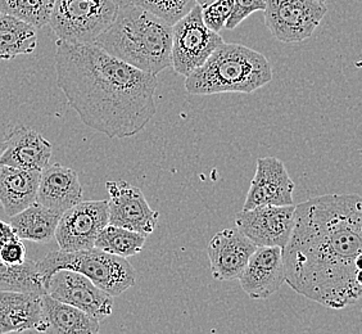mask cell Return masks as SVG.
<instances>
[{
    "label": "cell",
    "mask_w": 362,
    "mask_h": 334,
    "mask_svg": "<svg viewBox=\"0 0 362 334\" xmlns=\"http://www.w3.org/2000/svg\"><path fill=\"white\" fill-rule=\"evenodd\" d=\"M0 152H1V146H0Z\"/></svg>",
    "instance_id": "cell-34"
},
{
    "label": "cell",
    "mask_w": 362,
    "mask_h": 334,
    "mask_svg": "<svg viewBox=\"0 0 362 334\" xmlns=\"http://www.w3.org/2000/svg\"><path fill=\"white\" fill-rule=\"evenodd\" d=\"M317 1H320V3H324V4H325V1H327V0H317Z\"/></svg>",
    "instance_id": "cell-33"
},
{
    "label": "cell",
    "mask_w": 362,
    "mask_h": 334,
    "mask_svg": "<svg viewBox=\"0 0 362 334\" xmlns=\"http://www.w3.org/2000/svg\"><path fill=\"white\" fill-rule=\"evenodd\" d=\"M54 0H0V13L9 14L34 28L48 25Z\"/></svg>",
    "instance_id": "cell-25"
},
{
    "label": "cell",
    "mask_w": 362,
    "mask_h": 334,
    "mask_svg": "<svg viewBox=\"0 0 362 334\" xmlns=\"http://www.w3.org/2000/svg\"><path fill=\"white\" fill-rule=\"evenodd\" d=\"M37 45V28L9 14L0 13V61L28 56Z\"/></svg>",
    "instance_id": "cell-22"
},
{
    "label": "cell",
    "mask_w": 362,
    "mask_h": 334,
    "mask_svg": "<svg viewBox=\"0 0 362 334\" xmlns=\"http://www.w3.org/2000/svg\"><path fill=\"white\" fill-rule=\"evenodd\" d=\"M42 327L40 293L0 291V334L42 332Z\"/></svg>",
    "instance_id": "cell-18"
},
{
    "label": "cell",
    "mask_w": 362,
    "mask_h": 334,
    "mask_svg": "<svg viewBox=\"0 0 362 334\" xmlns=\"http://www.w3.org/2000/svg\"><path fill=\"white\" fill-rule=\"evenodd\" d=\"M294 183L284 162L276 157L258 159L256 174L244 202L243 209L259 206L293 205Z\"/></svg>",
    "instance_id": "cell-13"
},
{
    "label": "cell",
    "mask_w": 362,
    "mask_h": 334,
    "mask_svg": "<svg viewBox=\"0 0 362 334\" xmlns=\"http://www.w3.org/2000/svg\"><path fill=\"white\" fill-rule=\"evenodd\" d=\"M110 195L108 224L149 236L154 231L160 214L146 201L141 189L125 180L105 183Z\"/></svg>",
    "instance_id": "cell-11"
},
{
    "label": "cell",
    "mask_w": 362,
    "mask_h": 334,
    "mask_svg": "<svg viewBox=\"0 0 362 334\" xmlns=\"http://www.w3.org/2000/svg\"><path fill=\"white\" fill-rule=\"evenodd\" d=\"M132 4L146 9L173 26L188 14L197 3L195 0H132Z\"/></svg>",
    "instance_id": "cell-26"
},
{
    "label": "cell",
    "mask_w": 362,
    "mask_h": 334,
    "mask_svg": "<svg viewBox=\"0 0 362 334\" xmlns=\"http://www.w3.org/2000/svg\"><path fill=\"white\" fill-rule=\"evenodd\" d=\"M223 42L220 33L204 25L202 7L195 4L188 14L173 25L171 67L176 74L187 77L201 67Z\"/></svg>",
    "instance_id": "cell-7"
},
{
    "label": "cell",
    "mask_w": 362,
    "mask_h": 334,
    "mask_svg": "<svg viewBox=\"0 0 362 334\" xmlns=\"http://www.w3.org/2000/svg\"><path fill=\"white\" fill-rule=\"evenodd\" d=\"M362 198L324 195L294 206L283 248L286 283L333 310L361 299Z\"/></svg>",
    "instance_id": "cell-1"
},
{
    "label": "cell",
    "mask_w": 362,
    "mask_h": 334,
    "mask_svg": "<svg viewBox=\"0 0 362 334\" xmlns=\"http://www.w3.org/2000/svg\"><path fill=\"white\" fill-rule=\"evenodd\" d=\"M265 23L279 42L296 44L311 38L327 8L317 0H265Z\"/></svg>",
    "instance_id": "cell-8"
},
{
    "label": "cell",
    "mask_w": 362,
    "mask_h": 334,
    "mask_svg": "<svg viewBox=\"0 0 362 334\" xmlns=\"http://www.w3.org/2000/svg\"><path fill=\"white\" fill-rule=\"evenodd\" d=\"M117 11L113 0H54L48 25L59 42L94 44Z\"/></svg>",
    "instance_id": "cell-6"
},
{
    "label": "cell",
    "mask_w": 362,
    "mask_h": 334,
    "mask_svg": "<svg viewBox=\"0 0 362 334\" xmlns=\"http://www.w3.org/2000/svg\"><path fill=\"white\" fill-rule=\"evenodd\" d=\"M61 212L34 202L21 212L11 216V226L20 239L35 243H48L56 233Z\"/></svg>",
    "instance_id": "cell-21"
},
{
    "label": "cell",
    "mask_w": 362,
    "mask_h": 334,
    "mask_svg": "<svg viewBox=\"0 0 362 334\" xmlns=\"http://www.w3.org/2000/svg\"><path fill=\"white\" fill-rule=\"evenodd\" d=\"M265 0H234L231 13L225 23V28L234 30L252 13L258 11H265Z\"/></svg>",
    "instance_id": "cell-28"
},
{
    "label": "cell",
    "mask_w": 362,
    "mask_h": 334,
    "mask_svg": "<svg viewBox=\"0 0 362 334\" xmlns=\"http://www.w3.org/2000/svg\"><path fill=\"white\" fill-rule=\"evenodd\" d=\"M0 165L42 171L52 157L53 146L33 127L18 126L0 143Z\"/></svg>",
    "instance_id": "cell-16"
},
{
    "label": "cell",
    "mask_w": 362,
    "mask_h": 334,
    "mask_svg": "<svg viewBox=\"0 0 362 334\" xmlns=\"http://www.w3.org/2000/svg\"><path fill=\"white\" fill-rule=\"evenodd\" d=\"M40 171L0 165V203L9 217L36 202Z\"/></svg>",
    "instance_id": "cell-19"
},
{
    "label": "cell",
    "mask_w": 362,
    "mask_h": 334,
    "mask_svg": "<svg viewBox=\"0 0 362 334\" xmlns=\"http://www.w3.org/2000/svg\"><path fill=\"white\" fill-rule=\"evenodd\" d=\"M0 291L45 293L35 261L9 265L0 260Z\"/></svg>",
    "instance_id": "cell-24"
},
{
    "label": "cell",
    "mask_w": 362,
    "mask_h": 334,
    "mask_svg": "<svg viewBox=\"0 0 362 334\" xmlns=\"http://www.w3.org/2000/svg\"><path fill=\"white\" fill-rule=\"evenodd\" d=\"M234 0H214L202 7V20L207 28L220 33L229 18Z\"/></svg>",
    "instance_id": "cell-27"
},
{
    "label": "cell",
    "mask_w": 362,
    "mask_h": 334,
    "mask_svg": "<svg viewBox=\"0 0 362 334\" xmlns=\"http://www.w3.org/2000/svg\"><path fill=\"white\" fill-rule=\"evenodd\" d=\"M44 289L50 297L76 307L99 323L113 311V296L74 270L62 269L52 274L44 283Z\"/></svg>",
    "instance_id": "cell-9"
},
{
    "label": "cell",
    "mask_w": 362,
    "mask_h": 334,
    "mask_svg": "<svg viewBox=\"0 0 362 334\" xmlns=\"http://www.w3.org/2000/svg\"><path fill=\"white\" fill-rule=\"evenodd\" d=\"M83 201V185L74 168L48 163L40 171L36 202L61 212Z\"/></svg>",
    "instance_id": "cell-17"
},
{
    "label": "cell",
    "mask_w": 362,
    "mask_h": 334,
    "mask_svg": "<svg viewBox=\"0 0 362 334\" xmlns=\"http://www.w3.org/2000/svg\"><path fill=\"white\" fill-rule=\"evenodd\" d=\"M212 1H214V0H195V3L199 4L201 7L206 6V4H209V3H212Z\"/></svg>",
    "instance_id": "cell-31"
},
{
    "label": "cell",
    "mask_w": 362,
    "mask_h": 334,
    "mask_svg": "<svg viewBox=\"0 0 362 334\" xmlns=\"http://www.w3.org/2000/svg\"><path fill=\"white\" fill-rule=\"evenodd\" d=\"M146 238L148 236L146 234L108 224L98 234L94 247L121 258H132L139 255L146 244Z\"/></svg>",
    "instance_id": "cell-23"
},
{
    "label": "cell",
    "mask_w": 362,
    "mask_h": 334,
    "mask_svg": "<svg viewBox=\"0 0 362 334\" xmlns=\"http://www.w3.org/2000/svg\"><path fill=\"white\" fill-rule=\"evenodd\" d=\"M56 44L58 88L85 125L110 139H126L149 124L157 112L156 75L95 44Z\"/></svg>",
    "instance_id": "cell-2"
},
{
    "label": "cell",
    "mask_w": 362,
    "mask_h": 334,
    "mask_svg": "<svg viewBox=\"0 0 362 334\" xmlns=\"http://www.w3.org/2000/svg\"><path fill=\"white\" fill-rule=\"evenodd\" d=\"M42 327L40 333L95 334L99 321L69 304L42 294Z\"/></svg>",
    "instance_id": "cell-20"
},
{
    "label": "cell",
    "mask_w": 362,
    "mask_h": 334,
    "mask_svg": "<svg viewBox=\"0 0 362 334\" xmlns=\"http://www.w3.org/2000/svg\"><path fill=\"white\" fill-rule=\"evenodd\" d=\"M294 224V206H259L242 209L235 226L256 247H286Z\"/></svg>",
    "instance_id": "cell-12"
},
{
    "label": "cell",
    "mask_w": 362,
    "mask_h": 334,
    "mask_svg": "<svg viewBox=\"0 0 362 334\" xmlns=\"http://www.w3.org/2000/svg\"><path fill=\"white\" fill-rule=\"evenodd\" d=\"M0 260L6 264L18 265L26 260V247L20 238H13L0 247Z\"/></svg>",
    "instance_id": "cell-29"
},
{
    "label": "cell",
    "mask_w": 362,
    "mask_h": 334,
    "mask_svg": "<svg viewBox=\"0 0 362 334\" xmlns=\"http://www.w3.org/2000/svg\"><path fill=\"white\" fill-rule=\"evenodd\" d=\"M37 272L44 283L52 274L67 269L80 272L113 297L121 296L135 284L136 272L127 258L105 250H91L66 252L52 250L36 263Z\"/></svg>",
    "instance_id": "cell-5"
},
{
    "label": "cell",
    "mask_w": 362,
    "mask_h": 334,
    "mask_svg": "<svg viewBox=\"0 0 362 334\" xmlns=\"http://www.w3.org/2000/svg\"><path fill=\"white\" fill-rule=\"evenodd\" d=\"M272 80V64L262 53L240 44H225L185 79L193 96L251 94Z\"/></svg>",
    "instance_id": "cell-4"
},
{
    "label": "cell",
    "mask_w": 362,
    "mask_h": 334,
    "mask_svg": "<svg viewBox=\"0 0 362 334\" xmlns=\"http://www.w3.org/2000/svg\"><path fill=\"white\" fill-rule=\"evenodd\" d=\"M256 248L238 228L218 231L207 247L212 277L220 282L237 280Z\"/></svg>",
    "instance_id": "cell-15"
},
{
    "label": "cell",
    "mask_w": 362,
    "mask_h": 334,
    "mask_svg": "<svg viewBox=\"0 0 362 334\" xmlns=\"http://www.w3.org/2000/svg\"><path fill=\"white\" fill-rule=\"evenodd\" d=\"M238 279L252 299H269L286 283L283 248L257 247Z\"/></svg>",
    "instance_id": "cell-14"
},
{
    "label": "cell",
    "mask_w": 362,
    "mask_h": 334,
    "mask_svg": "<svg viewBox=\"0 0 362 334\" xmlns=\"http://www.w3.org/2000/svg\"><path fill=\"white\" fill-rule=\"evenodd\" d=\"M117 6H125V4H129V3H132V0H113Z\"/></svg>",
    "instance_id": "cell-32"
},
{
    "label": "cell",
    "mask_w": 362,
    "mask_h": 334,
    "mask_svg": "<svg viewBox=\"0 0 362 334\" xmlns=\"http://www.w3.org/2000/svg\"><path fill=\"white\" fill-rule=\"evenodd\" d=\"M173 26L132 3L119 6L110 28L94 42L138 70L158 75L171 67Z\"/></svg>",
    "instance_id": "cell-3"
},
{
    "label": "cell",
    "mask_w": 362,
    "mask_h": 334,
    "mask_svg": "<svg viewBox=\"0 0 362 334\" xmlns=\"http://www.w3.org/2000/svg\"><path fill=\"white\" fill-rule=\"evenodd\" d=\"M108 225V201H81L61 215L56 238L59 250H91L98 234Z\"/></svg>",
    "instance_id": "cell-10"
},
{
    "label": "cell",
    "mask_w": 362,
    "mask_h": 334,
    "mask_svg": "<svg viewBox=\"0 0 362 334\" xmlns=\"http://www.w3.org/2000/svg\"><path fill=\"white\" fill-rule=\"evenodd\" d=\"M17 238L14 233L11 224L6 223L3 220H0V247L4 243H7L8 241Z\"/></svg>",
    "instance_id": "cell-30"
}]
</instances>
